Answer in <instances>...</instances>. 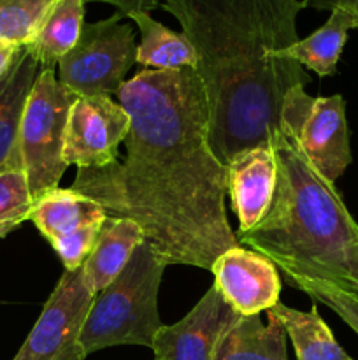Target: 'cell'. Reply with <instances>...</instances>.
Masks as SVG:
<instances>
[{
	"label": "cell",
	"instance_id": "cell-17",
	"mask_svg": "<svg viewBox=\"0 0 358 360\" xmlns=\"http://www.w3.org/2000/svg\"><path fill=\"white\" fill-rule=\"evenodd\" d=\"M84 0H56L30 44L25 46L42 69H55L76 46L84 27Z\"/></svg>",
	"mask_w": 358,
	"mask_h": 360
},
{
	"label": "cell",
	"instance_id": "cell-22",
	"mask_svg": "<svg viewBox=\"0 0 358 360\" xmlns=\"http://www.w3.org/2000/svg\"><path fill=\"white\" fill-rule=\"evenodd\" d=\"M34 207L27 174L20 167L0 171V224H23Z\"/></svg>",
	"mask_w": 358,
	"mask_h": 360
},
{
	"label": "cell",
	"instance_id": "cell-4",
	"mask_svg": "<svg viewBox=\"0 0 358 360\" xmlns=\"http://www.w3.org/2000/svg\"><path fill=\"white\" fill-rule=\"evenodd\" d=\"M165 266L147 243L133 252L125 269L95 297L81 329L84 355L119 345L153 347L160 327L158 288Z\"/></svg>",
	"mask_w": 358,
	"mask_h": 360
},
{
	"label": "cell",
	"instance_id": "cell-2",
	"mask_svg": "<svg viewBox=\"0 0 358 360\" xmlns=\"http://www.w3.org/2000/svg\"><path fill=\"white\" fill-rule=\"evenodd\" d=\"M197 56L206 91L209 144L223 165L241 151L276 148L284 95L311 77L284 49L298 41L304 0H160Z\"/></svg>",
	"mask_w": 358,
	"mask_h": 360
},
{
	"label": "cell",
	"instance_id": "cell-5",
	"mask_svg": "<svg viewBox=\"0 0 358 360\" xmlns=\"http://www.w3.org/2000/svg\"><path fill=\"white\" fill-rule=\"evenodd\" d=\"M77 95L56 81L55 69H41L28 95L20 123L21 167L27 174L32 199L58 188L65 172L63 136Z\"/></svg>",
	"mask_w": 358,
	"mask_h": 360
},
{
	"label": "cell",
	"instance_id": "cell-10",
	"mask_svg": "<svg viewBox=\"0 0 358 360\" xmlns=\"http://www.w3.org/2000/svg\"><path fill=\"white\" fill-rule=\"evenodd\" d=\"M241 319L213 285L185 319L160 327L151 347L154 360H214L223 338Z\"/></svg>",
	"mask_w": 358,
	"mask_h": 360
},
{
	"label": "cell",
	"instance_id": "cell-21",
	"mask_svg": "<svg viewBox=\"0 0 358 360\" xmlns=\"http://www.w3.org/2000/svg\"><path fill=\"white\" fill-rule=\"evenodd\" d=\"M56 0H0V39L30 44Z\"/></svg>",
	"mask_w": 358,
	"mask_h": 360
},
{
	"label": "cell",
	"instance_id": "cell-14",
	"mask_svg": "<svg viewBox=\"0 0 358 360\" xmlns=\"http://www.w3.org/2000/svg\"><path fill=\"white\" fill-rule=\"evenodd\" d=\"M144 243V232L128 218H107L95 243L93 252L83 264V280L88 290L98 295L116 280Z\"/></svg>",
	"mask_w": 358,
	"mask_h": 360
},
{
	"label": "cell",
	"instance_id": "cell-6",
	"mask_svg": "<svg viewBox=\"0 0 358 360\" xmlns=\"http://www.w3.org/2000/svg\"><path fill=\"white\" fill-rule=\"evenodd\" d=\"M121 14L84 23L76 46L58 62L60 84L77 97L118 94L137 62L135 34Z\"/></svg>",
	"mask_w": 358,
	"mask_h": 360
},
{
	"label": "cell",
	"instance_id": "cell-1",
	"mask_svg": "<svg viewBox=\"0 0 358 360\" xmlns=\"http://www.w3.org/2000/svg\"><path fill=\"white\" fill-rule=\"evenodd\" d=\"M130 116L123 160L77 169L70 188L128 218L167 266L209 269L239 246L225 213L227 165L209 144L206 91L195 69H144L118 90Z\"/></svg>",
	"mask_w": 358,
	"mask_h": 360
},
{
	"label": "cell",
	"instance_id": "cell-25",
	"mask_svg": "<svg viewBox=\"0 0 358 360\" xmlns=\"http://www.w3.org/2000/svg\"><path fill=\"white\" fill-rule=\"evenodd\" d=\"M84 2H105L116 7V13L128 18L133 13H150L160 6V0H84Z\"/></svg>",
	"mask_w": 358,
	"mask_h": 360
},
{
	"label": "cell",
	"instance_id": "cell-13",
	"mask_svg": "<svg viewBox=\"0 0 358 360\" xmlns=\"http://www.w3.org/2000/svg\"><path fill=\"white\" fill-rule=\"evenodd\" d=\"M41 69L34 55L21 46L11 69L0 77V171L9 167L23 169L18 146L20 123Z\"/></svg>",
	"mask_w": 358,
	"mask_h": 360
},
{
	"label": "cell",
	"instance_id": "cell-20",
	"mask_svg": "<svg viewBox=\"0 0 358 360\" xmlns=\"http://www.w3.org/2000/svg\"><path fill=\"white\" fill-rule=\"evenodd\" d=\"M269 311L279 319L286 336L291 338L297 360H354L337 343L332 330L319 316L316 304L311 311L304 313L288 308L279 301Z\"/></svg>",
	"mask_w": 358,
	"mask_h": 360
},
{
	"label": "cell",
	"instance_id": "cell-19",
	"mask_svg": "<svg viewBox=\"0 0 358 360\" xmlns=\"http://www.w3.org/2000/svg\"><path fill=\"white\" fill-rule=\"evenodd\" d=\"M128 18L140 32L137 63L153 67L154 70H179L186 67L195 69V51L183 32H172L160 21L153 20L150 13H133Z\"/></svg>",
	"mask_w": 358,
	"mask_h": 360
},
{
	"label": "cell",
	"instance_id": "cell-27",
	"mask_svg": "<svg viewBox=\"0 0 358 360\" xmlns=\"http://www.w3.org/2000/svg\"><path fill=\"white\" fill-rule=\"evenodd\" d=\"M307 7H314L319 11H332L336 7H344L351 11L358 20V0H304Z\"/></svg>",
	"mask_w": 358,
	"mask_h": 360
},
{
	"label": "cell",
	"instance_id": "cell-15",
	"mask_svg": "<svg viewBox=\"0 0 358 360\" xmlns=\"http://www.w3.org/2000/svg\"><path fill=\"white\" fill-rule=\"evenodd\" d=\"M105 218L107 217L100 204L81 195L76 190L58 186L35 200L28 220L49 243H53L83 225Z\"/></svg>",
	"mask_w": 358,
	"mask_h": 360
},
{
	"label": "cell",
	"instance_id": "cell-28",
	"mask_svg": "<svg viewBox=\"0 0 358 360\" xmlns=\"http://www.w3.org/2000/svg\"><path fill=\"white\" fill-rule=\"evenodd\" d=\"M21 224H18V221H11V224H0V239L6 238L7 234H11V232L14 231V229L20 227Z\"/></svg>",
	"mask_w": 358,
	"mask_h": 360
},
{
	"label": "cell",
	"instance_id": "cell-24",
	"mask_svg": "<svg viewBox=\"0 0 358 360\" xmlns=\"http://www.w3.org/2000/svg\"><path fill=\"white\" fill-rule=\"evenodd\" d=\"M304 292L314 301L332 308L358 334V294L333 287H312Z\"/></svg>",
	"mask_w": 358,
	"mask_h": 360
},
{
	"label": "cell",
	"instance_id": "cell-12",
	"mask_svg": "<svg viewBox=\"0 0 358 360\" xmlns=\"http://www.w3.org/2000/svg\"><path fill=\"white\" fill-rule=\"evenodd\" d=\"M277 164L272 148L241 151L227 165V193L239 218V232L255 227L272 202Z\"/></svg>",
	"mask_w": 358,
	"mask_h": 360
},
{
	"label": "cell",
	"instance_id": "cell-9",
	"mask_svg": "<svg viewBox=\"0 0 358 360\" xmlns=\"http://www.w3.org/2000/svg\"><path fill=\"white\" fill-rule=\"evenodd\" d=\"M130 132V116L107 95L79 97L70 109L63 136V162L77 169H102L119 158Z\"/></svg>",
	"mask_w": 358,
	"mask_h": 360
},
{
	"label": "cell",
	"instance_id": "cell-3",
	"mask_svg": "<svg viewBox=\"0 0 358 360\" xmlns=\"http://www.w3.org/2000/svg\"><path fill=\"white\" fill-rule=\"evenodd\" d=\"M276 190L265 217L235 232L239 246L283 271L291 287H333L358 294V224L336 185L307 162L291 137L274 148Z\"/></svg>",
	"mask_w": 358,
	"mask_h": 360
},
{
	"label": "cell",
	"instance_id": "cell-26",
	"mask_svg": "<svg viewBox=\"0 0 358 360\" xmlns=\"http://www.w3.org/2000/svg\"><path fill=\"white\" fill-rule=\"evenodd\" d=\"M21 46L14 44V42L6 41V39H0V77H4L7 74V70L11 69L13 62L16 60L18 53H20Z\"/></svg>",
	"mask_w": 358,
	"mask_h": 360
},
{
	"label": "cell",
	"instance_id": "cell-18",
	"mask_svg": "<svg viewBox=\"0 0 358 360\" xmlns=\"http://www.w3.org/2000/svg\"><path fill=\"white\" fill-rule=\"evenodd\" d=\"M351 28H358L357 16L344 7H336L330 11V18L321 28L309 37L298 39L284 49V55L291 56L305 69L314 70L319 77L332 76Z\"/></svg>",
	"mask_w": 358,
	"mask_h": 360
},
{
	"label": "cell",
	"instance_id": "cell-8",
	"mask_svg": "<svg viewBox=\"0 0 358 360\" xmlns=\"http://www.w3.org/2000/svg\"><path fill=\"white\" fill-rule=\"evenodd\" d=\"M83 269L65 271L13 360H84L79 336L91 304Z\"/></svg>",
	"mask_w": 358,
	"mask_h": 360
},
{
	"label": "cell",
	"instance_id": "cell-23",
	"mask_svg": "<svg viewBox=\"0 0 358 360\" xmlns=\"http://www.w3.org/2000/svg\"><path fill=\"white\" fill-rule=\"evenodd\" d=\"M105 220L91 221V224L76 229L70 234L62 236V238L49 243L53 246V250L58 253L60 259H62L65 271H77L83 267V264L86 262L90 253L93 252L95 243H97L98 234H100L102 225H104Z\"/></svg>",
	"mask_w": 358,
	"mask_h": 360
},
{
	"label": "cell",
	"instance_id": "cell-11",
	"mask_svg": "<svg viewBox=\"0 0 358 360\" xmlns=\"http://www.w3.org/2000/svg\"><path fill=\"white\" fill-rule=\"evenodd\" d=\"M214 287L242 316L260 315L279 302L281 278L276 266L253 250H227L211 267Z\"/></svg>",
	"mask_w": 358,
	"mask_h": 360
},
{
	"label": "cell",
	"instance_id": "cell-16",
	"mask_svg": "<svg viewBox=\"0 0 358 360\" xmlns=\"http://www.w3.org/2000/svg\"><path fill=\"white\" fill-rule=\"evenodd\" d=\"M267 316V326L260 315L242 316L223 338L214 360H286V330L269 309Z\"/></svg>",
	"mask_w": 358,
	"mask_h": 360
},
{
	"label": "cell",
	"instance_id": "cell-7",
	"mask_svg": "<svg viewBox=\"0 0 358 360\" xmlns=\"http://www.w3.org/2000/svg\"><path fill=\"white\" fill-rule=\"evenodd\" d=\"M281 123L309 164L336 185L353 160L343 95L311 97L305 86L291 88L284 95Z\"/></svg>",
	"mask_w": 358,
	"mask_h": 360
}]
</instances>
